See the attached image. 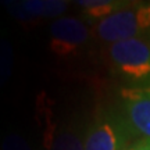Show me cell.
I'll return each instance as SVG.
<instances>
[{
  "mask_svg": "<svg viewBox=\"0 0 150 150\" xmlns=\"http://www.w3.org/2000/svg\"><path fill=\"white\" fill-rule=\"evenodd\" d=\"M125 150H150V139H138L125 147Z\"/></svg>",
  "mask_w": 150,
  "mask_h": 150,
  "instance_id": "cell-11",
  "label": "cell"
},
{
  "mask_svg": "<svg viewBox=\"0 0 150 150\" xmlns=\"http://www.w3.org/2000/svg\"><path fill=\"white\" fill-rule=\"evenodd\" d=\"M0 150H32L28 142L17 134L7 135L0 146Z\"/></svg>",
  "mask_w": 150,
  "mask_h": 150,
  "instance_id": "cell-10",
  "label": "cell"
},
{
  "mask_svg": "<svg viewBox=\"0 0 150 150\" xmlns=\"http://www.w3.org/2000/svg\"><path fill=\"white\" fill-rule=\"evenodd\" d=\"M132 136L122 117L103 112L85 132V150H125Z\"/></svg>",
  "mask_w": 150,
  "mask_h": 150,
  "instance_id": "cell-4",
  "label": "cell"
},
{
  "mask_svg": "<svg viewBox=\"0 0 150 150\" xmlns=\"http://www.w3.org/2000/svg\"><path fill=\"white\" fill-rule=\"evenodd\" d=\"M91 39V31L85 22L75 17H60L50 25L49 46L60 59L74 57Z\"/></svg>",
  "mask_w": 150,
  "mask_h": 150,
  "instance_id": "cell-3",
  "label": "cell"
},
{
  "mask_svg": "<svg viewBox=\"0 0 150 150\" xmlns=\"http://www.w3.org/2000/svg\"><path fill=\"white\" fill-rule=\"evenodd\" d=\"M111 71L127 86H150V38H135L108 45Z\"/></svg>",
  "mask_w": 150,
  "mask_h": 150,
  "instance_id": "cell-1",
  "label": "cell"
},
{
  "mask_svg": "<svg viewBox=\"0 0 150 150\" xmlns=\"http://www.w3.org/2000/svg\"><path fill=\"white\" fill-rule=\"evenodd\" d=\"M150 31V3H131L125 8L96 22L95 36L108 45L135 38Z\"/></svg>",
  "mask_w": 150,
  "mask_h": 150,
  "instance_id": "cell-2",
  "label": "cell"
},
{
  "mask_svg": "<svg viewBox=\"0 0 150 150\" xmlns=\"http://www.w3.org/2000/svg\"><path fill=\"white\" fill-rule=\"evenodd\" d=\"M13 68V46L8 40H0V86L10 78Z\"/></svg>",
  "mask_w": 150,
  "mask_h": 150,
  "instance_id": "cell-9",
  "label": "cell"
},
{
  "mask_svg": "<svg viewBox=\"0 0 150 150\" xmlns=\"http://www.w3.org/2000/svg\"><path fill=\"white\" fill-rule=\"evenodd\" d=\"M76 4L82 8V14L91 21H102L114 13L125 8L131 1L122 0H79Z\"/></svg>",
  "mask_w": 150,
  "mask_h": 150,
  "instance_id": "cell-7",
  "label": "cell"
},
{
  "mask_svg": "<svg viewBox=\"0 0 150 150\" xmlns=\"http://www.w3.org/2000/svg\"><path fill=\"white\" fill-rule=\"evenodd\" d=\"M21 6L33 18L59 17L68 8V1L64 0H25Z\"/></svg>",
  "mask_w": 150,
  "mask_h": 150,
  "instance_id": "cell-8",
  "label": "cell"
},
{
  "mask_svg": "<svg viewBox=\"0 0 150 150\" xmlns=\"http://www.w3.org/2000/svg\"><path fill=\"white\" fill-rule=\"evenodd\" d=\"M43 145L46 150H85V134L81 135L76 128L57 127L47 122Z\"/></svg>",
  "mask_w": 150,
  "mask_h": 150,
  "instance_id": "cell-6",
  "label": "cell"
},
{
  "mask_svg": "<svg viewBox=\"0 0 150 150\" xmlns=\"http://www.w3.org/2000/svg\"><path fill=\"white\" fill-rule=\"evenodd\" d=\"M120 97L131 135L150 139V86H124Z\"/></svg>",
  "mask_w": 150,
  "mask_h": 150,
  "instance_id": "cell-5",
  "label": "cell"
}]
</instances>
